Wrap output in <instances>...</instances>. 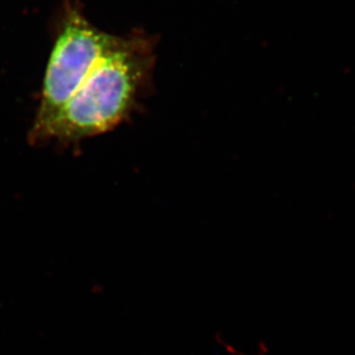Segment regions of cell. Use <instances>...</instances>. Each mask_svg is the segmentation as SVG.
Instances as JSON below:
<instances>
[{
  "mask_svg": "<svg viewBox=\"0 0 355 355\" xmlns=\"http://www.w3.org/2000/svg\"><path fill=\"white\" fill-rule=\"evenodd\" d=\"M157 46L138 29L119 36L57 115L29 131V143L75 146L130 119L153 89Z\"/></svg>",
  "mask_w": 355,
  "mask_h": 355,
  "instance_id": "cell-1",
  "label": "cell"
},
{
  "mask_svg": "<svg viewBox=\"0 0 355 355\" xmlns=\"http://www.w3.org/2000/svg\"><path fill=\"white\" fill-rule=\"evenodd\" d=\"M118 38L87 20L80 0H64L31 130L43 127L57 115Z\"/></svg>",
  "mask_w": 355,
  "mask_h": 355,
  "instance_id": "cell-2",
  "label": "cell"
}]
</instances>
